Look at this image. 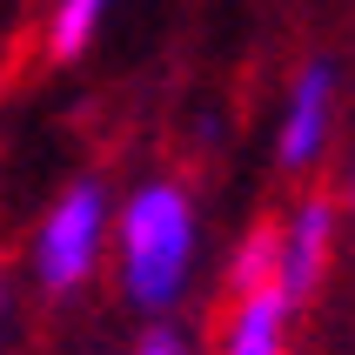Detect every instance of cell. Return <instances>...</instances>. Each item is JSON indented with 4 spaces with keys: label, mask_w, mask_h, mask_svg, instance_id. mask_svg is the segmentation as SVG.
<instances>
[{
    "label": "cell",
    "mask_w": 355,
    "mask_h": 355,
    "mask_svg": "<svg viewBox=\"0 0 355 355\" xmlns=\"http://www.w3.org/2000/svg\"><path fill=\"white\" fill-rule=\"evenodd\" d=\"M195 248H201V215L181 181H141L121 201V288L135 309L168 315L188 295Z\"/></svg>",
    "instance_id": "1"
},
{
    "label": "cell",
    "mask_w": 355,
    "mask_h": 355,
    "mask_svg": "<svg viewBox=\"0 0 355 355\" xmlns=\"http://www.w3.org/2000/svg\"><path fill=\"white\" fill-rule=\"evenodd\" d=\"M107 255V188L74 181L34 228V282L47 295H74Z\"/></svg>",
    "instance_id": "2"
},
{
    "label": "cell",
    "mask_w": 355,
    "mask_h": 355,
    "mask_svg": "<svg viewBox=\"0 0 355 355\" xmlns=\"http://www.w3.org/2000/svg\"><path fill=\"white\" fill-rule=\"evenodd\" d=\"M336 60H309L295 74V87H288V107H282V135H275V155L282 168H315L322 155H329V135H336Z\"/></svg>",
    "instance_id": "3"
},
{
    "label": "cell",
    "mask_w": 355,
    "mask_h": 355,
    "mask_svg": "<svg viewBox=\"0 0 355 355\" xmlns=\"http://www.w3.org/2000/svg\"><path fill=\"white\" fill-rule=\"evenodd\" d=\"M329 255H336V201L309 195L275 228V288L288 302H309L322 288V275H329Z\"/></svg>",
    "instance_id": "4"
},
{
    "label": "cell",
    "mask_w": 355,
    "mask_h": 355,
    "mask_svg": "<svg viewBox=\"0 0 355 355\" xmlns=\"http://www.w3.org/2000/svg\"><path fill=\"white\" fill-rule=\"evenodd\" d=\"M288 315H295V302L275 282L241 288L228 309V329H221V355H288Z\"/></svg>",
    "instance_id": "5"
},
{
    "label": "cell",
    "mask_w": 355,
    "mask_h": 355,
    "mask_svg": "<svg viewBox=\"0 0 355 355\" xmlns=\"http://www.w3.org/2000/svg\"><path fill=\"white\" fill-rule=\"evenodd\" d=\"M114 14V0H54V20H47V47H54L60 60H74L87 40H94V27Z\"/></svg>",
    "instance_id": "6"
},
{
    "label": "cell",
    "mask_w": 355,
    "mask_h": 355,
    "mask_svg": "<svg viewBox=\"0 0 355 355\" xmlns=\"http://www.w3.org/2000/svg\"><path fill=\"white\" fill-rule=\"evenodd\" d=\"M228 282H235V295H241V288H268V282H275V228H255V235L235 248Z\"/></svg>",
    "instance_id": "7"
},
{
    "label": "cell",
    "mask_w": 355,
    "mask_h": 355,
    "mask_svg": "<svg viewBox=\"0 0 355 355\" xmlns=\"http://www.w3.org/2000/svg\"><path fill=\"white\" fill-rule=\"evenodd\" d=\"M135 355H188V349H181L175 329H155V336H141V349H135Z\"/></svg>",
    "instance_id": "8"
},
{
    "label": "cell",
    "mask_w": 355,
    "mask_h": 355,
    "mask_svg": "<svg viewBox=\"0 0 355 355\" xmlns=\"http://www.w3.org/2000/svg\"><path fill=\"white\" fill-rule=\"evenodd\" d=\"M349 215H355V168H349Z\"/></svg>",
    "instance_id": "9"
}]
</instances>
